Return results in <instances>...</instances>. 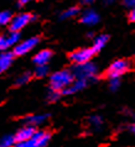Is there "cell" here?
<instances>
[{
	"mask_svg": "<svg viewBox=\"0 0 135 147\" xmlns=\"http://www.w3.org/2000/svg\"><path fill=\"white\" fill-rule=\"evenodd\" d=\"M73 73L63 69V71H58L54 73L50 78V85L52 90L57 92H63L64 89H67L68 87H71L73 83Z\"/></svg>",
	"mask_w": 135,
	"mask_h": 147,
	"instance_id": "6da1fadb",
	"label": "cell"
},
{
	"mask_svg": "<svg viewBox=\"0 0 135 147\" xmlns=\"http://www.w3.org/2000/svg\"><path fill=\"white\" fill-rule=\"evenodd\" d=\"M97 74V67L93 63H83V64H77L73 69V76L77 79H83V80H88L93 78Z\"/></svg>",
	"mask_w": 135,
	"mask_h": 147,
	"instance_id": "7a4b0ae2",
	"label": "cell"
},
{
	"mask_svg": "<svg viewBox=\"0 0 135 147\" xmlns=\"http://www.w3.org/2000/svg\"><path fill=\"white\" fill-rule=\"evenodd\" d=\"M129 69V62L125 59H117L110 64V67L108 69V77L110 79L113 78H119L120 76H123L124 73L128 72Z\"/></svg>",
	"mask_w": 135,
	"mask_h": 147,
	"instance_id": "3957f363",
	"label": "cell"
},
{
	"mask_svg": "<svg viewBox=\"0 0 135 147\" xmlns=\"http://www.w3.org/2000/svg\"><path fill=\"white\" fill-rule=\"evenodd\" d=\"M94 53H96V51L93 48H81V50L72 52L69 55V58L76 64H83V63L89 62V59L92 58Z\"/></svg>",
	"mask_w": 135,
	"mask_h": 147,
	"instance_id": "277c9868",
	"label": "cell"
},
{
	"mask_svg": "<svg viewBox=\"0 0 135 147\" xmlns=\"http://www.w3.org/2000/svg\"><path fill=\"white\" fill-rule=\"evenodd\" d=\"M32 20H34V16H32L31 14H26V13L19 14V15L14 16L13 20H11V22H10V25H9L10 26V31L11 32L21 31L28 22L32 21Z\"/></svg>",
	"mask_w": 135,
	"mask_h": 147,
	"instance_id": "5b68a950",
	"label": "cell"
},
{
	"mask_svg": "<svg viewBox=\"0 0 135 147\" xmlns=\"http://www.w3.org/2000/svg\"><path fill=\"white\" fill-rule=\"evenodd\" d=\"M39 41H40L39 37H31L28 40H25L24 42L18 43L14 47V52H13L14 56H24V55H26L27 52H30L34 47L37 46Z\"/></svg>",
	"mask_w": 135,
	"mask_h": 147,
	"instance_id": "8992f818",
	"label": "cell"
},
{
	"mask_svg": "<svg viewBox=\"0 0 135 147\" xmlns=\"http://www.w3.org/2000/svg\"><path fill=\"white\" fill-rule=\"evenodd\" d=\"M19 41H20L19 32H10L7 36H1L0 37V51H3V52L7 51L14 45L16 46L19 43Z\"/></svg>",
	"mask_w": 135,
	"mask_h": 147,
	"instance_id": "52a82bcc",
	"label": "cell"
},
{
	"mask_svg": "<svg viewBox=\"0 0 135 147\" xmlns=\"http://www.w3.org/2000/svg\"><path fill=\"white\" fill-rule=\"evenodd\" d=\"M35 132H36V131H35L34 126H30V125L24 126V127H22V129H20L19 131L16 132V135H15L16 144H18V142H22V141L31 140V138L34 137Z\"/></svg>",
	"mask_w": 135,
	"mask_h": 147,
	"instance_id": "ba28073f",
	"label": "cell"
},
{
	"mask_svg": "<svg viewBox=\"0 0 135 147\" xmlns=\"http://www.w3.org/2000/svg\"><path fill=\"white\" fill-rule=\"evenodd\" d=\"M13 61H14V53L13 52L5 51V52H1V53H0V74L4 73L11 66Z\"/></svg>",
	"mask_w": 135,
	"mask_h": 147,
	"instance_id": "9c48e42d",
	"label": "cell"
},
{
	"mask_svg": "<svg viewBox=\"0 0 135 147\" xmlns=\"http://www.w3.org/2000/svg\"><path fill=\"white\" fill-rule=\"evenodd\" d=\"M81 21L89 26L96 25V24L99 21V15L93 10H88V11H85V13H83V15H82V18H81Z\"/></svg>",
	"mask_w": 135,
	"mask_h": 147,
	"instance_id": "30bf717a",
	"label": "cell"
},
{
	"mask_svg": "<svg viewBox=\"0 0 135 147\" xmlns=\"http://www.w3.org/2000/svg\"><path fill=\"white\" fill-rule=\"evenodd\" d=\"M51 51H48V50H42V51H40L37 52V53L35 55L34 57V62L37 64V66H46V63L50 61L51 58Z\"/></svg>",
	"mask_w": 135,
	"mask_h": 147,
	"instance_id": "8fae6325",
	"label": "cell"
},
{
	"mask_svg": "<svg viewBox=\"0 0 135 147\" xmlns=\"http://www.w3.org/2000/svg\"><path fill=\"white\" fill-rule=\"evenodd\" d=\"M32 138H35V141L37 142L39 147H46L51 138V135L46 131H36Z\"/></svg>",
	"mask_w": 135,
	"mask_h": 147,
	"instance_id": "7c38bea8",
	"label": "cell"
},
{
	"mask_svg": "<svg viewBox=\"0 0 135 147\" xmlns=\"http://www.w3.org/2000/svg\"><path fill=\"white\" fill-rule=\"evenodd\" d=\"M85 85H87V80H83V79H77L76 82H73L71 87H68L67 89H64V90L62 92V94H66V95H68V94H73V93H77L82 90Z\"/></svg>",
	"mask_w": 135,
	"mask_h": 147,
	"instance_id": "4fadbf2b",
	"label": "cell"
},
{
	"mask_svg": "<svg viewBox=\"0 0 135 147\" xmlns=\"http://www.w3.org/2000/svg\"><path fill=\"white\" fill-rule=\"evenodd\" d=\"M47 117H48L47 114H36V115H30V116H27L26 119H25V121H26L30 126H36V125L43 124V122L47 120Z\"/></svg>",
	"mask_w": 135,
	"mask_h": 147,
	"instance_id": "5bb4252c",
	"label": "cell"
},
{
	"mask_svg": "<svg viewBox=\"0 0 135 147\" xmlns=\"http://www.w3.org/2000/svg\"><path fill=\"white\" fill-rule=\"evenodd\" d=\"M16 146V138L14 135H4L0 138V147H14Z\"/></svg>",
	"mask_w": 135,
	"mask_h": 147,
	"instance_id": "9a60e30c",
	"label": "cell"
},
{
	"mask_svg": "<svg viewBox=\"0 0 135 147\" xmlns=\"http://www.w3.org/2000/svg\"><path fill=\"white\" fill-rule=\"evenodd\" d=\"M108 36L107 35H99L98 37H96L94 40V45H93V50H94L96 52L97 51H100L102 48H103L105 45H107L108 42Z\"/></svg>",
	"mask_w": 135,
	"mask_h": 147,
	"instance_id": "2e32d148",
	"label": "cell"
},
{
	"mask_svg": "<svg viewBox=\"0 0 135 147\" xmlns=\"http://www.w3.org/2000/svg\"><path fill=\"white\" fill-rule=\"evenodd\" d=\"M11 20H13V15H11L10 11H7V10L0 11V26L10 25Z\"/></svg>",
	"mask_w": 135,
	"mask_h": 147,
	"instance_id": "e0dca14e",
	"label": "cell"
},
{
	"mask_svg": "<svg viewBox=\"0 0 135 147\" xmlns=\"http://www.w3.org/2000/svg\"><path fill=\"white\" fill-rule=\"evenodd\" d=\"M79 13V9L78 7H69V9H67L66 11H63V14L61 18L62 19H69V18H73V16H76L77 14Z\"/></svg>",
	"mask_w": 135,
	"mask_h": 147,
	"instance_id": "ac0fdd59",
	"label": "cell"
},
{
	"mask_svg": "<svg viewBox=\"0 0 135 147\" xmlns=\"http://www.w3.org/2000/svg\"><path fill=\"white\" fill-rule=\"evenodd\" d=\"M89 124H91L93 127H100L102 124H103V119H102L100 116H98V115H94V116H91L89 117Z\"/></svg>",
	"mask_w": 135,
	"mask_h": 147,
	"instance_id": "d6986e66",
	"label": "cell"
},
{
	"mask_svg": "<svg viewBox=\"0 0 135 147\" xmlns=\"http://www.w3.org/2000/svg\"><path fill=\"white\" fill-rule=\"evenodd\" d=\"M30 78H31L30 73H24V74L18 77V79H16L15 83H16V85H24V84H26L27 82L30 80Z\"/></svg>",
	"mask_w": 135,
	"mask_h": 147,
	"instance_id": "ffe728a7",
	"label": "cell"
},
{
	"mask_svg": "<svg viewBox=\"0 0 135 147\" xmlns=\"http://www.w3.org/2000/svg\"><path fill=\"white\" fill-rule=\"evenodd\" d=\"M48 73V68L47 66H37V68L35 69V76L39 77V78H42V77H46Z\"/></svg>",
	"mask_w": 135,
	"mask_h": 147,
	"instance_id": "44dd1931",
	"label": "cell"
},
{
	"mask_svg": "<svg viewBox=\"0 0 135 147\" xmlns=\"http://www.w3.org/2000/svg\"><path fill=\"white\" fill-rule=\"evenodd\" d=\"M15 147H39V145H37V142L35 141V138H31V140H27V141L18 142Z\"/></svg>",
	"mask_w": 135,
	"mask_h": 147,
	"instance_id": "7402d4cb",
	"label": "cell"
},
{
	"mask_svg": "<svg viewBox=\"0 0 135 147\" xmlns=\"http://www.w3.org/2000/svg\"><path fill=\"white\" fill-rule=\"evenodd\" d=\"M60 95H61V92L52 90V89H51V92L48 93V100H50V101H56V100H58Z\"/></svg>",
	"mask_w": 135,
	"mask_h": 147,
	"instance_id": "603a6c76",
	"label": "cell"
},
{
	"mask_svg": "<svg viewBox=\"0 0 135 147\" xmlns=\"http://www.w3.org/2000/svg\"><path fill=\"white\" fill-rule=\"evenodd\" d=\"M119 87H120V80H119V78L110 79V89H112V90H117Z\"/></svg>",
	"mask_w": 135,
	"mask_h": 147,
	"instance_id": "cb8c5ba5",
	"label": "cell"
},
{
	"mask_svg": "<svg viewBox=\"0 0 135 147\" xmlns=\"http://www.w3.org/2000/svg\"><path fill=\"white\" fill-rule=\"evenodd\" d=\"M124 1V5L126 7H130V9H135V0H123Z\"/></svg>",
	"mask_w": 135,
	"mask_h": 147,
	"instance_id": "d4e9b609",
	"label": "cell"
},
{
	"mask_svg": "<svg viewBox=\"0 0 135 147\" xmlns=\"http://www.w3.org/2000/svg\"><path fill=\"white\" fill-rule=\"evenodd\" d=\"M129 19H130V21L135 22V9H132V11H130V14H129Z\"/></svg>",
	"mask_w": 135,
	"mask_h": 147,
	"instance_id": "484cf974",
	"label": "cell"
},
{
	"mask_svg": "<svg viewBox=\"0 0 135 147\" xmlns=\"http://www.w3.org/2000/svg\"><path fill=\"white\" fill-rule=\"evenodd\" d=\"M30 1H32V0H20V5H24V4H27Z\"/></svg>",
	"mask_w": 135,
	"mask_h": 147,
	"instance_id": "4316f807",
	"label": "cell"
},
{
	"mask_svg": "<svg viewBox=\"0 0 135 147\" xmlns=\"http://www.w3.org/2000/svg\"><path fill=\"white\" fill-rule=\"evenodd\" d=\"M132 132H133V134L135 135V124H134V125L132 126Z\"/></svg>",
	"mask_w": 135,
	"mask_h": 147,
	"instance_id": "83f0119b",
	"label": "cell"
},
{
	"mask_svg": "<svg viewBox=\"0 0 135 147\" xmlns=\"http://www.w3.org/2000/svg\"><path fill=\"white\" fill-rule=\"evenodd\" d=\"M83 1H84V3H93L94 0H83Z\"/></svg>",
	"mask_w": 135,
	"mask_h": 147,
	"instance_id": "f1b7e54d",
	"label": "cell"
},
{
	"mask_svg": "<svg viewBox=\"0 0 135 147\" xmlns=\"http://www.w3.org/2000/svg\"><path fill=\"white\" fill-rule=\"evenodd\" d=\"M105 1H107V3H113L114 0H105Z\"/></svg>",
	"mask_w": 135,
	"mask_h": 147,
	"instance_id": "f546056e",
	"label": "cell"
},
{
	"mask_svg": "<svg viewBox=\"0 0 135 147\" xmlns=\"http://www.w3.org/2000/svg\"><path fill=\"white\" fill-rule=\"evenodd\" d=\"M0 37H1V36H0Z\"/></svg>",
	"mask_w": 135,
	"mask_h": 147,
	"instance_id": "4dcf8cb0",
	"label": "cell"
}]
</instances>
